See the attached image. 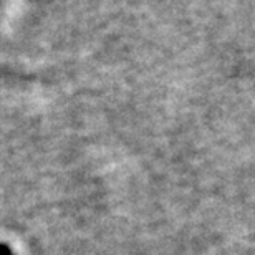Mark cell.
Wrapping results in <instances>:
<instances>
[{"instance_id": "obj_1", "label": "cell", "mask_w": 255, "mask_h": 255, "mask_svg": "<svg viewBox=\"0 0 255 255\" xmlns=\"http://www.w3.org/2000/svg\"><path fill=\"white\" fill-rule=\"evenodd\" d=\"M12 251H10L8 246H5V244H0V255H10Z\"/></svg>"}, {"instance_id": "obj_2", "label": "cell", "mask_w": 255, "mask_h": 255, "mask_svg": "<svg viewBox=\"0 0 255 255\" xmlns=\"http://www.w3.org/2000/svg\"><path fill=\"white\" fill-rule=\"evenodd\" d=\"M10 255H13V254H10Z\"/></svg>"}]
</instances>
